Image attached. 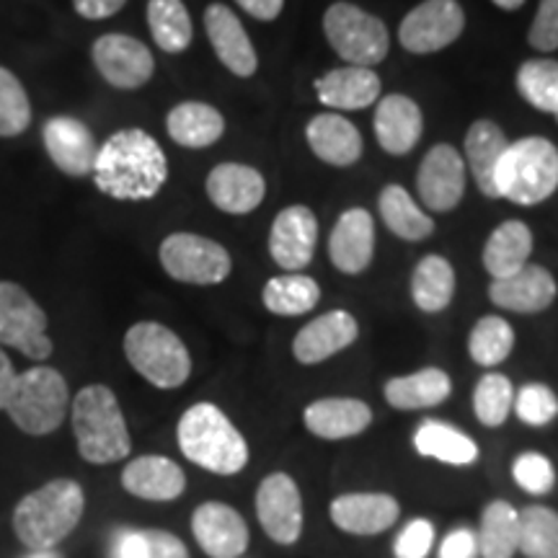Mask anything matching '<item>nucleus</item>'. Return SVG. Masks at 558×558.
I'll return each instance as SVG.
<instances>
[{
  "label": "nucleus",
  "mask_w": 558,
  "mask_h": 558,
  "mask_svg": "<svg viewBox=\"0 0 558 558\" xmlns=\"http://www.w3.org/2000/svg\"><path fill=\"white\" fill-rule=\"evenodd\" d=\"M96 190L120 202H145L163 190L169 160L158 140L145 130L114 132L99 148L94 163Z\"/></svg>",
  "instance_id": "obj_1"
},
{
  "label": "nucleus",
  "mask_w": 558,
  "mask_h": 558,
  "mask_svg": "<svg viewBox=\"0 0 558 558\" xmlns=\"http://www.w3.org/2000/svg\"><path fill=\"white\" fill-rule=\"evenodd\" d=\"M179 448L186 460L215 476H235L248 465V445L233 422L215 403H194L181 414Z\"/></svg>",
  "instance_id": "obj_2"
},
{
  "label": "nucleus",
  "mask_w": 558,
  "mask_h": 558,
  "mask_svg": "<svg viewBox=\"0 0 558 558\" xmlns=\"http://www.w3.org/2000/svg\"><path fill=\"white\" fill-rule=\"evenodd\" d=\"M86 509V494L78 481L54 478L26 494L13 512V530L32 550H52L78 527Z\"/></svg>",
  "instance_id": "obj_3"
},
{
  "label": "nucleus",
  "mask_w": 558,
  "mask_h": 558,
  "mask_svg": "<svg viewBox=\"0 0 558 558\" xmlns=\"http://www.w3.org/2000/svg\"><path fill=\"white\" fill-rule=\"evenodd\" d=\"M73 435L83 460L94 465H109L124 460L132 450L128 422L114 390L109 386H86L70 403Z\"/></svg>",
  "instance_id": "obj_4"
},
{
  "label": "nucleus",
  "mask_w": 558,
  "mask_h": 558,
  "mask_svg": "<svg viewBox=\"0 0 558 558\" xmlns=\"http://www.w3.org/2000/svg\"><path fill=\"white\" fill-rule=\"evenodd\" d=\"M497 197L533 207L558 190V148L546 137L509 143L494 173Z\"/></svg>",
  "instance_id": "obj_5"
},
{
  "label": "nucleus",
  "mask_w": 558,
  "mask_h": 558,
  "mask_svg": "<svg viewBox=\"0 0 558 558\" xmlns=\"http://www.w3.org/2000/svg\"><path fill=\"white\" fill-rule=\"evenodd\" d=\"M70 407L68 383L54 367L39 365L16 375L5 414L32 437L52 435L65 422Z\"/></svg>",
  "instance_id": "obj_6"
},
{
  "label": "nucleus",
  "mask_w": 558,
  "mask_h": 558,
  "mask_svg": "<svg viewBox=\"0 0 558 558\" xmlns=\"http://www.w3.org/2000/svg\"><path fill=\"white\" fill-rule=\"evenodd\" d=\"M124 357L150 386L173 390L192 375L190 349L169 326L156 320H140L124 333Z\"/></svg>",
  "instance_id": "obj_7"
},
{
  "label": "nucleus",
  "mask_w": 558,
  "mask_h": 558,
  "mask_svg": "<svg viewBox=\"0 0 558 558\" xmlns=\"http://www.w3.org/2000/svg\"><path fill=\"white\" fill-rule=\"evenodd\" d=\"M324 32L333 52L347 65L375 68L388 58L390 37L386 24L354 3H333L324 13Z\"/></svg>",
  "instance_id": "obj_8"
},
{
  "label": "nucleus",
  "mask_w": 558,
  "mask_h": 558,
  "mask_svg": "<svg viewBox=\"0 0 558 558\" xmlns=\"http://www.w3.org/2000/svg\"><path fill=\"white\" fill-rule=\"evenodd\" d=\"M0 344L19 349L24 357L45 362L52 357L47 337V313L21 284L0 279Z\"/></svg>",
  "instance_id": "obj_9"
},
{
  "label": "nucleus",
  "mask_w": 558,
  "mask_h": 558,
  "mask_svg": "<svg viewBox=\"0 0 558 558\" xmlns=\"http://www.w3.org/2000/svg\"><path fill=\"white\" fill-rule=\"evenodd\" d=\"M158 256L166 275L184 284H220L233 269L228 248L197 233H171Z\"/></svg>",
  "instance_id": "obj_10"
},
{
  "label": "nucleus",
  "mask_w": 558,
  "mask_h": 558,
  "mask_svg": "<svg viewBox=\"0 0 558 558\" xmlns=\"http://www.w3.org/2000/svg\"><path fill=\"white\" fill-rule=\"evenodd\" d=\"M256 518L269 541L295 546L303 535V494L295 478L275 471L256 488Z\"/></svg>",
  "instance_id": "obj_11"
},
{
  "label": "nucleus",
  "mask_w": 558,
  "mask_h": 558,
  "mask_svg": "<svg viewBox=\"0 0 558 558\" xmlns=\"http://www.w3.org/2000/svg\"><path fill=\"white\" fill-rule=\"evenodd\" d=\"M465 29V13L458 0H424L401 21L399 41L411 54L445 50Z\"/></svg>",
  "instance_id": "obj_12"
},
{
  "label": "nucleus",
  "mask_w": 558,
  "mask_h": 558,
  "mask_svg": "<svg viewBox=\"0 0 558 558\" xmlns=\"http://www.w3.org/2000/svg\"><path fill=\"white\" fill-rule=\"evenodd\" d=\"M90 58L101 78L122 90L143 88L156 73V60L148 47L128 34H104L90 47Z\"/></svg>",
  "instance_id": "obj_13"
},
{
  "label": "nucleus",
  "mask_w": 558,
  "mask_h": 558,
  "mask_svg": "<svg viewBox=\"0 0 558 558\" xmlns=\"http://www.w3.org/2000/svg\"><path fill=\"white\" fill-rule=\"evenodd\" d=\"M418 199L432 213H450L465 194V160L448 143H439L424 156L416 171Z\"/></svg>",
  "instance_id": "obj_14"
},
{
  "label": "nucleus",
  "mask_w": 558,
  "mask_h": 558,
  "mask_svg": "<svg viewBox=\"0 0 558 558\" xmlns=\"http://www.w3.org/2000/svg\"><path fill=\"white\" fill-rule=\"evenodd\" d=\"M399 499L390 497L386 492H349L333 499L329 507V518L333 525L341 533L360 535V538L386 533V530L399 522Z\"/></svg>",
  "instance_id": "obj_15"
},
{
  "label": "nucleus",
  "mask_w": 558,
  "mask_h": 558,
  "mask_svg": "<svg viewBox=\"0 0 558 558\" xmlns=\"http://www.w3.org/2000/svg\"><path fill=\"white\" fill-rule=\"evenodd\" d=\"M318 220L311 207H284L271 222L269 254L284 271L305 269L316 254Z\"/></svg>",
  "instance_id": "obj_16"
},
{
  "label": "nucleus",
  "mask_w": 558,
  "mask_h": 558,
  "mask_svg": "<svg viewBox=\"0 0 558 558\" xmlns=\"http://www.w3.org/2000/svg\"><path fill=\"white\" fill-rule=\"evenodd\" d=\"M41 140H45L47 156L65 177L83 179L94 173L99 145H96V137L88 130V124L65 114L52 117L41 130Z\"/></svg>",
  "instance_id": "obj_17"
},
{
  "label": "nucleus",
  "mask_w": 558,
  "mask_h": 558,
  "mask_svg": "<svg viewBox=\"0 0 558 558\" xmlns=\"http://www.w3.org/2000/svg\"><path fill=\"white\" fill-rule=\"evenodd\" d=\"M192 533L209 558H241L248 548L246 520L222 501H205L194 509Z\"/></svg>",
  "instance_id": "obj_18"
},
{
  "label": "nucleus",
  "mask_w": 558,
  "mask_h": 558,
  "mask_svg": "<svg viewBox=\"0 0 558 558\" xmlns=\"http://www.w3.org/2000/svg\"><path fill=\"white\" fill-rule=\"evenodd\" d=\"M558 295L556 279L541 264H525L520 271L505 279H494L488 284V300L501 311L522 313V316H533L543 313L554 305Z\"/></svg>",
  "instance_id": "obj_19"
},
{
  "label": "nucleus",
  "mask_w": 558,
  "mask_h": 558,
  "mask_svg": "<svg viewBox=\"0 0 558 558\" xmlns=\"http://www.w3.org/2000/svg\"><path fill=\"white\" fill-rule=\"evenodd\" d=\"M360 337L357 318L347 311H329L324 316L313 318L298 331L292 341V357L300 365H320L333 354L344 352Z\"/></svg>",
  "instance_id": "obj_20"
},
{
  "label": "nucleus",
  "mask_w": 558,
  "mask_h": 558,
  "mask_svg": "<svg viewBox=\"0 0 558 558\" xmlns=\"http://www.w3.org/2000/svg\"><path fill=\"white\" fill-rule=\"evenodd\" d=\"M205 29L215 54H218V60L230 70V73L239 75V78H251V75L256 73L259 58H256L254 45H251L241 19L235 16L228 5H207Z\"/></svg>",
  "instance_id": "obj_21"
},
{
  "label": "nucleus",
  "mask_w": 558,
  "mask_h": 558,
  "mask_svg": "<svg viewBox=\"0 0 558 558\" xmlns=\"http://www.w3.org/2000/svg\"><path fill=\"white\" fill-rule=\"evenodd\" d=\"M207 197L228 215H248L264 202L267 181L246 163H220L207 173Z\"/></svg>",
  "instance_id": "obj_22"
},
{
  "label": "nucleus",
  "mask_w": 558,
  "mask_h": 558,
  "mask_svg": "<svg viewBox=\"0 0 558 558\" xmlns=\"http://www.w3.org/2000/svg\"><path fill=\"white\" fill-rule=\"evenodd\" d=\"M375 254V220L367 209L352 207L341 213L329 239L331 264L341 275H360Z\"/></svg>",
  "instance_id": "obj_23"
},
{
  "label": "nucleus",
  "mask_w": 558,
  "mask_h": 558,
  "mask_svg": "<svg viewBox=\"0 0 558 558\" xmlns=\"http://www.w3.org/2000/svg\"><path fill=\"white\" fill-rule=\"evenodd\" d=\"M375 135H378L380 148L390 156H407L416 148L424 132L422 109L414 99L403 94L383 96L375 109Z\"/></svg>",
  "instance_id": "obj_24"
},
{
  "label": "nucleus",
  "mask_w": 558,
  "mask_h": 558,
  "mask_svg": "<svg viewBox=\"0 0 558 558\" xmlns=\"http://www.w3.org/2000/svg\"><path fill=\"white\" fill-rule=\"evenodd\" d=\"M122 488L145 501H173L184 494L186 476L171 458L143 456L124 465Z\"/></svg>",
  "instance_id": "obj_25"
},
{
  "label": "nucleus",
  "mask_w": 558,
  "mask_h": 558,
  "mask_svg": "<svg viewBox=\"0 0 558 558\" xmlns=\"http://www.w3.org/2000/svg\"><path fill=\"white\" fill-rule=\"evenodd\" d=\"M383 83L373 68L344 65L316 81V94L333 111H360L378 101Z\"/></svg>",
  "instance_id": "obj_26"
},
{
  "label": "nucleus",
  "mask_w": 558,
  "mask_h": 558,
  "mask_svg": "<svg viewBox=\"0 0 558 558\" xmlns=\"http://www.w3.org/2000/svg\"><path fill=\"white\" fill-rule=\"evenodd\" d=\"M305 429L320 439L357 437L373 424V409L360 399H318L303 411Z\"/></svg>",
  "instance_id": "obj_27"
},
{
  "label": "nucleus",
  "mask_w": 558,
  "mask_h": 558,
  "mask_svg": "<svg viewBox=\"0 0 558 558\" xmlns=\"http://www.w3.org/2000/svg\"><path fill=\"white\" fill-rule=\"evenodd\" d=\"M305 140H308L311 150L324 163L344 166L357 163L362 156V135L352 122L339 117L337 111H326V114H316L305 128Z\"/></svg>",
  "instance_id": "obj_28"
},
{
  "label": "nucleus",
  "mask_w": 558,
  "mask_h": 558,
  "mask_svg": "<svg viewBox=\"0 0 558 558\" xmlns=\"http://www.w3.org/2000/svg\"><path fill=\"white\" fill-rule=\"evenodd\" d=\"M509 140L497 122L492 120H476L465 132V160L476 181L478 192L486 194L488 199L497 197V186H494V173L501 156H505Z\"/></svg>",
  "instance_id": "obj_29"
},
{
  "label": "nucleus",
  "mask_w": 558,
  "mask_h": 558,
  "mask_svg": "<svg viewBox=\"0 0 558 558\" xmlns=\"http://www.w3.org/2000/svg\"><path fill=\"white\" fill-rule=\"evenodd\" d=\"M166 130L173 143L181 148H209L226 132V117L205 101L177 104L166 117Z\"/></svg>",
  "instance_id": "obj_30"
},
{
  "label": "nucleus",
  "mask_w": 558,
  "mask_h": 558,
  "mask_svg": "<svg viewBox=\"0 0 558 558\" xmlns=\"http://www.w3.org/2000/svg\"><path fill=\"white\" fill-rule=\"evenodd\" d=\"M386 401L399 411H418L439 407L450 399L452 380L445 369L424 367L414 375H403V378H390L383 388Z\"/></svg>",
  "instance_id": "obj_31"
},
{
  "label": "nucleus",
  "mask_w": 558,
  "mask_h": 558,
  "mask_svg": "<svg viewBox=\"0 0 558 558\" xmlns=\"http://www.w3.org/2000/svg\"><path fill=\"white\" fill-rule=\"evenodd\" d=\"M533 254V233L522 220H507L488 235L484 246V269L492 279H505L525 267Z\"/></svg>",
  "instance_id": "obj_32"
},
{
  "label": "nucleus",
  "mask_w": 558,
  "mask_h": 558,
  "mask_svg": "<svg viewBox=\"0 0 558 558\" xmlns=\"http://www.w3.org/2000/svg\"><path fill=\"white\" fill-rule=\"evenodd\" d=\"M414 450L422 458L439 460V463L448 465H473L478 460V445L465 435L452 427V424L437 422V418H424L414 432Z\"/></svg>",
  "instance_id": "obj_33"
},
{
  "label": "nucleus",
  "mask_w": 558,
  "mask_h": 558,
  "mask_svg": "<svg viewBox=\"0 0 558 558\" xmlns=\"http://www.w3.org/2000/svg\"><path fill=\"white\" fill-rule=\"evenodd\" d=\"M456 295V269L445 256L429 254L414 267L411 275V298L424 313H442Z\"/></svg>",
  "instance_id": "obj_34"
},
{
  "label": "nucleus",
  "mask_w": 558,
  "mask_h": 558,
  "mask_svg": "<svg viewBox=\"0 0 558 558\" xmlns=\"http://www.w3.org/2000/svg\"><path fill=\"white\" fill-rule=\"evenodd\" d=\"M476 538L484 558H512L520 548V512L505 499L488 501Z\"/></svg>",
  "instance_id": "obj_35"
},
{
  "label": "nucleus",
  "mask_w": 558,
  "mask_h": 558,
  "mask_svg": "<svg viewBox=\"0 0 558 558\" xmlns=\"http://www.w3.org/2000/svg\"><path fill=\"white\" fill-rule=\"evenodd\" d=\"M380 218L390 233L403 241H424L435 233V220L411 199V194L399 184H388L378 197Z\"/></svg>",
  "instance_id": "obj_36"
},
{
  "label": "nucleus",
  "mask_w": 558,
  "mask_h": 558,
  "mask_svg": "<svg viewBox=\"0 0 558 558\" xmlns=\"http://www.w3.org/2000/svg\"><path fill=\"white\" fill-rule=\"evenodd\" d=\"M262 300L264 308L275 313V316L295 318L316 308L320 300V288L313 277L300 275V271H288V275L271 277L264 284Z\"/></svg>",
  "instance_id": "obj_37"
},
{
  "label": "nucleus",
  "mask_w": 558,
  "mask_h": 558,
  "mask_svg": "<svg viewBox=\"0 0 558 558\" xmlns=\"http://www.w3.org/2000/svg\"><path fill=\"white\" fill-rule=\"evenodd\" d=\"M148 26L153 41L169 54H181L194 39L190 11L181 0H148Z\"/></svg>",
  "instance_id": "obj_38"
},
{
  "label": "nucleus",
  "mask_w": 558,
  "mask_h": 558,
  "mask_svg": "<svg viewBox=\"0 0 558 558\" xmlns=\"http://www.w3.org/2000/svg\"><path fill=\"white\" fill-rule=\"evenodd\" d=\"M518 90L530 107L554 114L558 122V62L535 58L522 62L518 70Z\"/></svg>",
  "instance_id": "obj_39"
},
{
  "label": "nucleus",
  "mask_w": 558,
  "mask_h": 558,
  "mask_svg": "<svg viewBox=\"0 0 558 558\" xmlns=\"http://www.w3.org/2000/svg\"><path fill=\"white\" fill-rule=\"evenodd\" d=\"M527 558H558V512L530 505L520 512V548Z\"/></svg>",
  "instance_id": "obj_40"
},
{
  "label": "nucleus",
  "mask_w": 558,
  "mask_h": 558,
  "mask_svg": "<svg viewBox=\"0 0 558 558\" xmlns=\"http://www.w3.org/2000/svg\"><path fill=\"white\" fill-rule=\"evenodd\" d=\"M514 349V329L501 316L476 320L469 337V354L481 367H497Z\"/></svg>",
  "instance_id": "obj_41"
},
{
  "label": "nucleus",
  "mask_w": 558,
  "mask_h": 558,
  "mask_svg": "<svg viewBox=\"0 0 558 558\" xmlns=\"http://www.w3.org/2000/svg\"><path fill=\"white\" fill-rule=\"evenodd\" d=\"M514 386L507 375L486 373L473 390V414L484 427H501L512 414Z\"/></svg>",
  "instance_id": "obj_42"
},
{
  "label": "nucleus",
  "mask_w": 558,
  "mask_h": 558,
  "mask_svg": "<svg viewBox=\"0 0 558 558\" xmlns=\"http://www.w3.org/2000/svg\"><path fill=\"white\" fill-rule=\"evenodd\" d=\"M29 124L32 101L26 88L9 68H0V137H19Z\"/></svg>",
  "instance_id": "obj_43"
},
{
  "label": "nucleus",
  "mask_w": 558,
  "mask_h": 558,
  "mask_svg": "<svg viewBox=\"0 0 558 558\" xmlns=\"http://www.w3.org/2000/svg\"><path fill=\"white\" fill-rule=\"evenodd\" d=\"M512 411L527 427H546L558 416V396L543 383H527L514 393Z\"/></svg>",
  "instance_id": "obj_44"
},
{
  "label": "nucleus",
  "mask_w": 558,
  "mask_h": 558,
  "mask_svg": "<svg viewBox=\"0 0 558 558\" xmlns=\"http://www.w3.org/2000/svg\"><path fill=\"white\" fill-rule=\"evenodd\" d=\"M512 478L522 492L533 494V497H543V494L554 492L556 486V469L554 463L543 456V452L527 450L520 452L512 463Z\"/></svg>",
  "instance_id": "obj_45"
},
{
  "label": "nucleus",
  "mask_w": 558,
  "mask_h": 558,
  "mask_svg": "<svg viewBox=\"0 0 558 558\" xmlns=\"http://www.w3.org/2000/svg\"><path fill=\"white\" fill-rule=\"evenodd\" d=\"M435 535H437L435 525H432L429 520H424V518L411 520L393 543V556L396 558H427L432 546H435Z\"/></svg>",
  "instance_id": "obj_46"
},
{
  "label": "nucleus",
  "mask_w": 558,
  "mask_h": 558,
  "mask_svg": "<svg viewBox=\"0 0 558 558\" xmlns=\"http://www.w3.org/2000/svg\"><path fill=\"white\" fill-rule=\"evenodd\" d=\"M527 41L538 52L558 50V0H541L538 13L530 24Z\"/></svg>",
  "instance_id": "obj_47"
},
{
  "label": "nucleus",
  "mask_w": 558,
  "mask_h": 558,
  "mask_svg": "<svg viewBox=\"0 0 558 558\" xmlns=\"http://www.w3.org/2000/svg\"><path fill=\"white\" fill-rule=\"evenodd\" d=\"M437 558H478V538L469 527L450 530L439 546Z\"/></svg>",
  "instance_id": "obj_48"
},
{
  "label": "nucleus",
  "mask_w": 558,
  "mask_h": 558,
  "mask_svg": "<svg viewBox=\"0 0 558 558\" xmlns=\"http://www.w3.org/2000/svg\"><path fill=\"white\" fill-rule=\"evenodd\" d=\"M111 558H150L143 530H117L111 541Z\"/></svg>",
  "instance_id": "obj_49"
},
{
  "label": "nucleus",
  "mask_w": 558,
  "mask_h": 558,
  "mask_svg": "<svg viewBox=\"0 0 558 558\" xmlns=\"http://www.w3.org/2000/svg\"><path fill=\"white\" fill-rule=\"evenodd\" d=\"M143 533L150 558H190V550L173 533H166V530H143Z\"/></svg>",
  "instance_id": "obj_50"
},
{
  "label": "nucleus",
  "mask_w": 558,
  "mask_h": 558,
  "mask_svg": "<svg viewBox=\"0 0 558 558\" xmlns=\"http://www.w3.org/2000/svg\"><path fill=\"white\" fill-rule=\"evenodd\" d=\"M124 3H128V0H73L75 13L88 21L114 16V13H120L124 9Z\"/></svg>",
  "instance_id": "obj_51"
},
{
  "label": "nucleus",
  "mask_w": 558,
  "mask_h": 558,
  "mask_svg": "<svg viewBox=\"0 0 558 558\" xmlns=\"http://www.w3.org/2000/svg\"><path fill=\"white\" fill-rule=\"evenodd\" d=\"M248 16L259 21H275L284 9V0H235Z\"/></svg>",
  "instance_id": "obj_52"
},
{
  "label": "nucleus",
  "mask_w": 558,
  "mask_h": 558,
  "mask_svg": "<svg viewBox=\"0 0 558 558\" xmlns=\"http://www.w3.org/2000/svg\"><path fill=\"white\" fill-rule=\"evenodd\" d=\"M16 369H13V362L9 360V354L0 349V411L5 409L9 403V396L13 390V383H16Z\"/></svg>",
  "instance_id": "obj_53"
},
{
  "label": "nucleus",
  "mask_w": 558,
  "mask_h": 558,
  "mask_svg": "<svg viewBox=\"0 0 558 558\" xmlns=\"http://www.w3.org/2000/svg\"><path fill=\"white\" fill-rule=\"evenodd\" d=\"M492 3H494V5H499L501 11H509V13H512V11H520L522 5H525V0H492Z\"/></svg>",
  "instance_id": "obj_54"
},
{
  "label": "nucleus",
  "mask_w": 558,
  "mask_h": 558,
  "mask_svg": "<svg viewBox=\"0 0 558 558\" xmlns=\"http://www.w3.org/2000/svg\"><path fill=\"white\" fill-rule=\"evenodd\" d=\"M29 558H60L54 550H34V554Z\"/></svg>",
  "instance_id": "obj_55"
}]
</instances>
